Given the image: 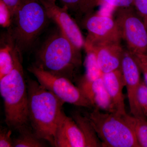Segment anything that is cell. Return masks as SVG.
Returning a JSON list of instances; mask_svg holds the SVG:
<instances>
[{
	"mask_svg": "<svg viewBox=\"0 0 147 147\" xmlns=\"http://www.w3.org/2000/svg\"><path fill=\"white\" fill-rule=\"evenodd\" d=\"M30 125L39 139L55 147V134L64 102L38 81L27 80Z\"/></svg>",
	"mask_w": 147,
	"mask_h": 147,
	"instance_id": "cell-1",
	"label": "cell"
},
{
	"mask_svg": "<svg viewBox=\"0 0 147 147\" xmlns=\"http://www.w3.org/2000/svg\"><path fill=\"white\" fill-rule=\"evenodd\" d=\"M21 53L12 47L14 67L8 75L0 79V93L4 101L5 123L13 130L18 131L29 123L28 92L21 63Z\"/></svg>",
	"mask_w": 147,
	"mask_h": 147,
	"instance_id": "cell-2",
	"label": "cell"
},
{
	"mask_svg": "<svg viewBox=\"0 0 147 147\" xmlns=\"http://www.w3.org/2000/svg\"><path fill=\"white\" fill-rule=\"evenodd\" d=\"M77 49L60 31L50 37L37 55L36 65L45 71L73 82L82 65V56Z\"/></svg>",
	"mask_w": 147,
	"mask_h": 147,
	"instance_id": "cell-3",
	"label": "cell"
},
{
	"mask_svg": "<svg viewBox=\"0 0 147 147\" xmlns=\"http://www.w3.org/2000/svg\"><path fill=\"white\" fill-rule=\"evenodd\" d=\"M87 115L102 147H140L134 131L122 115L96 108Z\"/></svg>",
	"mask_w": 147,
	"mask_h": 147,
	"instance_id": "cell-4",
	"label": "cell"
},
{
	"mask_svg": "<svg viewBox=\"0 0 147 147\" xmlns=\"http://www.w3.org/2000/svg\"><path fill=\"white\" fill-rule=\"evenodd\" d=\"M13 16L15 47L21 53L31 46L49 18L40 0H22Z\"/></svg>",
	"mask_w": 147,
	"mask_h": 147,
	"instance_id": "cell-5",
	"label": "cell"
},
{
	"mask_svg": "<svg viewBox=\"0 0 147 147\" xmlns=\"http://www.w3.org/2000/svg\"><path fill=\"white\" fill-rule=\"evenodd\" d=\"M28 69L40 84L64 103L83 108H93L82 90L74 86L69 79L52 74L35 64L31 66Z\"/></svg>",
	"mask_w": 147,
	"mask_h": 147,
	"instance_id": "cell-6",
	"label": "cell"
},
{
	"mask_svg": "<svg viewBox=\"0 0 147 147\" xmlns=\"http://www.w3.org/2000/svg\"><path fill=\"white\" fill-rule=\"evenodd\" d=\"M115 11V18L127 49L133 54L147 55V27L134 6Z\"/></svg>",
	"mask_w": 147,
	"mask_h": 147,
	"instance_id": "cell-7",
	"label": "cell"
},
{
	"mask_svg": "<svg viewBox=\"0 0 147 147\" xmlns=\"http://www.w3.org/2000/svg\"><path fill=\"white\" fill-rule=\"evenodd\" d=\"M88 32L86 41L92 43L121 42L120 31L115 18L100 12L89 14L84 22Z\"/></svg>",
	"mask_w": 147,
	"mask_h": 147,
	"instance_id": "cell-8",
	"label": "cell"
},
{
	"mask_svg": "<svg viewBox=\"0 0 147 147\" xmlns=\"http://www.w3.org/2000/svg\"><path fill=\"white\" fill-rule=\"evenodd\" d=\"M121 70L127 91L131 115L137 117L147 118L142 112L138 98L142 72L133 54L127 48L124 50Z\"/></svg>",
	"mask_w": 147,
	"mask_h": 147,
	"instance_id": "cell-9",
	"label": "cell"
},
{
	"mask_svg": "<svg viewBox=\"0 0 147 147\" xmlns=\"http://www.w3.org/2000/svg\"><path fill=\"white\" fill-rule=\"evenodd\" d=\"M49 18L57 24L60 31L76 47L81 50L84 47V40L77 24L67 12L65 7H60L47 0H40Z\"/></svg>",
	"mask_w": 147,
	"mask_h": 147,
	"instance_id": "cell-10",
	"label": "cell"
},
{
	"mask_svg": "<svg viewBox=\"0 0 147 147\" xmlns=\"http://www.w3.org/2000/svg\"><path fill=\"white\" fill-rule=\"evenodd\" d=\"M85 44L93 51L102 73L121 69L124 48L121 42L92 43L85 40Z\"/></svg>",
	"mask_w": 147,
	"mask_h": 147,
	"instance_id": "cell-11",
	"label": "cell"
},
{
	"mask_svg": "<svg viewBox=\"0 0 147 147\" xmlns=\"http://www.w3.org/2000/svg\"><path fill=\"white\" fill-rule=\"evenodd\" d=\"M55 147H88L84 133L71 117L63 111L55 134Z\"/></svg>",
	"mask_w": 147,
	"mask_h": 147,
	"instance_id": "cell-12",
	"label": "cell"
},
{
	"mask_svg": "<svg viewBox=\"0 0 147 147\" xmlns=\"http://www.w3.org/2000/svg\"><path fill=\"white\" fill-rule=\"evenodd\" d=\"M77 81L78 86L88 98L93 108L114 113L112 101L102 77L92 82L86 81L81 78Z\"/></svg>",
	"mask_w": 147,
	"mask_h": 147,
	"instance_id": "cell-13",
	"label": "cell"
},
{
	"mask_svg": "<svg viewBox=\"0 0 147 147\" xmlns=\"http://www.w3.org/2000/svg\"><path fill=\"white\" fill-rule=\"evenodd\" d=\"M102 79L113 104L114 113L121 115L126 114L123 92L125 86L121 69L103 74Z\"/></svg>",
	"mask_w": 147,
	"mask_h": 147,
	"instance_id": "cell-14",
	"label": "cell"
},
{
	"mask_svg": "<svg viewBox=\"0 0 147 147\" xmlns=\"http://www.w3.org/2000/svg\"><path fill=\"white\" fill-rule=\"evenodd\" d=\"M71 117L84 133L88 147H102V142L98 136L87 114L82 115L78 111H75L71 114Z\"/></svg>",
	"mask_w": 147,
	"mask_h": 147,
	"instance_id": "cell-15",
	"label": "cell"
},
{
	"mask_svg": "<svg viewBox=\"0 0 147 147\" xmlns=\"http://www.w3.org/2000/svg\"><path fill=\"white\" fill-rule=\"evenodd\" d=\"M134 0H84L80 11L90 13L94 7L100 6L116 10L133 6Z\"/></svg>",
	"mask_w": 147,
	"mask_h": 147,
	"instance_id": "cell-16",
	"label": "cell"
},
{
	"mask_svg": "<svg viewBox=\"0 0 147 147\" xmlns=\"http://www.w3.org/2000/svg\"><path fill=\"white\" fill-rule=\"evenodd\" d=\"M123 118L134 131L140 147H147V118L137 117L126 113Z\"/></svg>",
	"mask_w": 147,
	"mask_h": 147,
	"instance_id": "cell-17",
	"label": "cell"
},
{
	"mask_svg": "<svg viewBox=\"0 0 147 147\" xmlns=\"http://www.w3.org/2000/svg\"><path fill=\"white\" fill-rule=\"evenodd\" d=\"M18 135L13 139V147H42L46 146L43 140L35 134L30 126L24 127L18 130Z\"/></svg>",
	"mask_w": 147,
	"mask_h": 147,
	"instance_id": "cell-18",
	"label": "cell"
},
{
	"mask_svg": "<svg viewBox=\"0 0 147 147\" xmlns=\"http://www.w3.org/2000/svg\"><path fill=\"white\" fill-rule=\"evenodd\" d=\"M84 47L86 53L85 62L86 73L81 78L92 82L102 77L103 73L99 68L95 55L91 48L85 44Z\"/></svg>",
	"mask_w": 147,
	"mask_h": 147,
	"instance_id": "cell-19",
	"label": "cell"
},
{
	"mask_svg": "<svg viewBox=\"0 0 147 147\" xmlns=\"http://www.w3.org/2000/svg\"><path fill=\"white\" fill-rule=\"evenodd\" d=\"M12 47L6 45L0 49V79L8 75L13 70L14 63Z\"/></svg>",
	"mask_w": 147,
	"mask_h": 147,
	"instance_id": "cell-20",
	"label": "cell"
},
{
	"mask_svg": "<svg viewBox=\"0 0 147 147\" xmlns=\"http://www.w3.org/2000/svg\"><path fill=\"white\" fill-rule=\"evenodd\" d=\"M138 98L142 112L147 118V85L142 80L139 86Z\"/></svg>",
	"mask_w": 147,
	"mask_h": 147,
	"instance_id": "cell-21",
	"label": "cell"
},
{
	"mask_svg": "<svg viewBox=\"0 0 147 147\" xmlns=\"http://www.w3.org/2000/svg\"><path fill=\"white\" fill-rule=\"evenodd\" d=\"M12 16L10 9L1 0H0V24L3 28L9 27Z\"/></svg>",
	"mask_w": 147,
	"mask_h": 147,
	"instance_id": "cell-22",
	"label": "cell"
},
{
	"mask_svg": "<svg viewBox=\"0 0 147 147\" xmlns=\"http://www.w3.org/2000/svg\"><path fill=\"white\" fill-rule=\"evenodd\" d=\"M11 129L1 126L0 129V147H13V139L11 138Z\"/></svg>",
	"mask_w": 147,
	"mask_h": 147,
	"instance_id": "cell-23",
	"label": "cell"
},
{
	"mask_svg": "<svg viewBox=\"0 0 147 147\" xmlns=\"http://www.w3.org/2000/svg\"><path fill=\"white\" fill-rule=\"evenodd\" d=\"M133 6L147 27V0H134Z\"/></svg>",
	"mask_w": 147,
	"mask_h": 147,
	"instance_id": "cell-24",
	"label": "cell"
},
{
	"mask_svg": "<svg viewBox=\"0 0 147 147\" xmlns=\"http://www.w3.org/2000/svg\"><path fill=\"white\" fill-rule=\"evenodd\" d=\"M141 72L144 74V82L147 85V55L142 54H133Z\"/></svg>",
	"mask_w": 147,
	"mask_h": 147,
	"instance_id": "cell-25",
	"label": "cell"
},
{
	"mask_svg": "<svg viewBox=\"0 0 147 147\" xmlns=\"http://www.w3.org/2000/svg\"><path fill=\"white\" fill-rule=\"evenodd\" d=\"M67 9L80 10L84 0H59Z\"/></svg>",
	"mask_w": 147,
	"mask_h": 147,
	"instance_id": "cell-26",
	"label": "cell"
},
{
	"mask_svg": "<svg viewBox=\"0 0 147 147\" xmlns=\"http://www.w3.org/2000/svg\"><path fill=\"white\" fill-rule=\"evenodd\" d=\"M8 7L13 16L15 12L21 4L22 0H1Z\"/></svg>",
	"mask_w": 147,
	"mask_h": 147,
	"instance_id": "cell-27",
	"label": "cell"
},
{
	"mask_svg": "<svg viewBox=\"0 0 147 147\" xmlns=\"http://www.w3.org/2000/svg\"><path fill=\"white\" fill-rule=\"evenodd\" d=\"M48 1L50 2V3H55L56 0H47Z\"/></svg>",
	"mask_w": 147,
	"mask_h": 147,
	"instance_id": "cell-28",
	"label": "cell"
}]
</instances>
